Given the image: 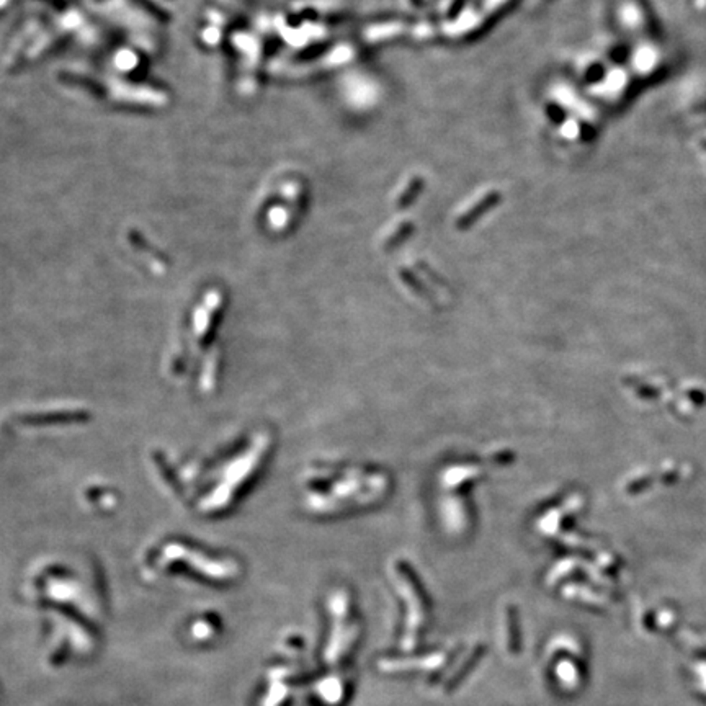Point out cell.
Wrapping results in <instances>:
<instances>
[{
    "mask_svg": "<svg viewBox=\"0 0 706 706\" xmlns=\"http://www.w3.org/2000/svg\"><path fill=\"white\" fill-rule=\"evenodd\" d=\"M662 48L658 43L648 39H641L639 48L635 54V66L639 69L641 76L651 77L658 74V71L662 66Z\"/></svg>",
    "mask_w": 706,
    "mask_h": 706,
    "instance_id": "1",
    "label": "cell"
}]
</instances>
